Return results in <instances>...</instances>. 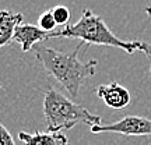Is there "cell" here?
I'll return each instance as SVG.
<instances>
[{
	"mask_svg": "<svg viewBox=\"0 0 151 145\" xmlns=\"http://www.w3.org/2000/svg\"><path fill=\"white\" fill-rule=\"evenodd\" d=\"M80 46H77L70 53L60 52L43 45L34 46L35 56L43 66L45 71L65 86V89H67L73 98L78 95L83 82L87 78L95 75L98 66V60H90L87 63H83L77 57Z\"/></svg>",
	"mask_w": 151,
	"mask_h": 145,
	"instance_id": "cell-1",
	"label": "cell"
},
{
	"mask_svg": "<svg viewBox=\"0 0 151 145\" xmlns=\"http://www.w3.org/2000/svg\"><path fill=\"white\" fill-rule=\"evenodd\" d=\"M52 38H70L80 39L87 45H102L119 48L132 54L133 52H141V42L139 41H122L108 28L102 17L97 16L91 10H83V16L73 25H67L58 32H52Z\"/></svg>",
	"mask_w": 151,
	"mask_h": 145,
	"instance_id": "cell-2",
	"label": "cell"
},
{
	"mask_svg": "<svg viewBox=\"0 0 151 145\" xmlns=\"http://www.w3.org/2000/svg\"><path fill=\"white\" fill-rule=\"evenodd\" d=\"M43 114L48 131L52 133L70 130L77 124H87L90 127H94L102 121V119L98 114H92L88 109L74 103L55 88H49L45 92Z\"/></svg>",
	"mask_w": 151,
	"mask_h": 145,
	"instance_id": "cell-3",
	"label": "cell"
},
{
	"mask_svg": "<svg viewBox=\"0 0 151 145\" xmlns=\"http://www.w3.org/2000/svg\"><path fill=\"white\" fill-rule=\"evenodd\" d=\"M92 134L112 133L122 135H151V120L141 116H126L111 124H98L91 127Z\"/></svg>",
	"mask_w": 151,
	"mask_h": 145,
	"instance_id": "cell-4",
	"label": "cell"
},
{
	"mask_svg": "<svg viewBox=\"0 0 151 145\" xmlns=\"http://www.w3.org/2000/svg\"><path fill=\"white\" fill-rule=\"evenodd\" d=\"M97 96L102 99L104 103L109 106L111 109H124L127 108L132 102V96L130 92L122 86L118 82H111V84H105V85H99L95 89Z\"/></svg>",
	"mask_w": 151,
	"mask_h": 145,
	"instance_id": "cell-5",
	"label": "cell"
},
{
	"mask_svg": "<svg viewBox=\"0 0 151 145\" xmlns=\"http://www.w3.org/2000/svg\"><path fill=\"white\" fill-rule=\"evenodd\" d=\"M49 38H52V32H46L37 25L22 22L17 27L13 41H16L17 43L21 45L22 52H29L31 49H34L35 45L41 43L45 39H49Z\"/></svg>",
	"mask_w": 151,
	"mask_h": 145,
	"instance_id": "cell-6",
	"label": "cell"
},
{
	"mask_svg": "<svg viewBox=\"0 0 151 145\" xmlns=\"http://www.w3.org/2000/svg\"><path fill=\"white\" fill-rule=\"evenodd\" d=\"M18 138L22 141L24 145H70L69 138L62 131H59V133H52V131L41 133V131H37L34 134L20 131Z\"/></svg>",
	"mask_w": 151,
	"mask_h": 145,
	"instance_id": "cell-7",
	"label": "cell"
},
{
	"mask_svg": "<svg viewBox=\"0 0 151 145\" xmlns=\"http://www.w3.org/2000/svg\"><path fill=\"white\" fill-rule=\"evenodd\" d=\"M22 24L21 13H10L7 10L0 11V48L13 41L17 27Z\"/></svg>",
	"mask_w": 151,
	"mask_h": 145,
	"instance_id": "cell-8",
	"label": "cell"
},
{
	"mask_svg": "<svg viewBox=\"0 0 151 145\" xmlns=\"http://www.w3.org/2000/svg\"><path fill=\"white\" fill-rule=\"evenodd\" d=\"M56 25H58V22H56L53 14H52V10L45 11L38 18V27L43 29V31H46V32H53Z\"/></svg>",
	"mask_w": 151,
	"mask_h": 145,
	"instance_id": "cell-9",
	"label": "cell"
},
{
	"mask_svg": "<svg viewBox=\"0 0 151 145\" xmlns=\"http://www.w3.org/2000/svg\"><path fill=\"white\" fill-rule=\"evenodd\" d=\"M50 10H52V14H53L58 25H66L67 22L70 21L71 14L70 10L66 6H55L53 9H50Z\"/></svg>",
	"mask_w": 151,
	"mask_h": 145,
	"instance_id": "cell-10",
	"label": "cell"
},
{
	"mask_svg": "<svg viewBox=\"0 0 151 145\" xmlns=\"http://www.w3.org/2000/svg\"><path fill=\"white\" fill-rule=\"evenodd\" d=\"M0 145H17L10 131L0 123Z\"/></svg>",
	"mask_w": 151,
	"mask_h": 145,
	"instance_id": "cell-11",
	"label": "cell"
},
{
	"mask_svg": "<svg viewBox=\"0 0 151 145\" xmlns=\"http://www.w3.org/2000/svg\"><path fill=\"white\" fill-rule=\"evenodd\" d=\"M141 52H144V53L150 57L151 60V43H147V42H141ZM148 74L151 77V66H150V71H148Z\"/></svg>",
	"mask_w": 151,
	"mask_h": 145,
	"instance_id": "cell-12",
	"label": "cell"
},
{
	"mask_svg": "<svg viewBox=\"0 0 151 145\" xmlns=\"http://www.w3.org/2000/svg\"><path fill=\"white\" fill-rule=\"evenodd\" d=\"M146 13L151 17V7H150V6H148V7H146Z\"/></svg>",
	"mask_w": 151,
	"mask_h": 145,
	"instance_id": "cell-13",
	"label": "cell"
},
{
	"mask_svg": "<svg viewBox=\"0 0 151 145\" xmlns=\"http://www.w3.org/2000/svg\"><path fill=\"white\" fill-rule=\"evenodd\" d=\"M0 88H1V85H0Z\"/></svg>",
	"mask_w": 151,
	"mask_h": 145,
	"instance_id": "cell-14",
	"label": "cell"
}]
</instances>
